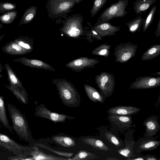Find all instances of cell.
<instances>
[{"mask_svg": "<svg viewBox=\"0 0 160 160\" xmlns=\"http://www.w3.org/2000/svg\"><path fill=\"white\" fill-rule=\"evenodd\" d=\"M82 140L85 143L92 146L97 150L105 151H112L102 141L95 138H82Z\"/></svg>", "mask_w": 160, "mask_h": 160, "instance_id": "24", "label": "cell"}, {"mask_svg": "<svg viewBox=\"0 0 160 160\" xmlns=\"http://www.w3.org/2000/svg\"><path fill=\"white\" fill-rule=\"evenodd\" d=\"M36 145L40 147H42V148L48 150L52 152H53V153H54L58 155L62 156L65 157H70L72 156L73 154V153H72L64 152L55 150L51 148L50 147L46 146L45 145L40 143H36Z\"/></svg>", "mask_w": 160, "mask_h": 160, "instance_id": "39", "label": "cell"}, {"mask_svg": "<svg viewBox=\"0 0 160 160\" xmlns=\"http://www.w3.org/2000/svg\"><path fill=\"white\" fill-rule=\"evenodd\" d=\"M29 155L32 157L34 160H71V159L61 158V157L52 156L41 151L38 149L35 144L33 147H31Z\"/></svg>", "mask_w": 160, "mask_h": 160, "instance_id": "20", "label": "cell"}, {"mask_svg": "<svg viewBox=\"0 0 160 160\" xmlns=\"http://www.w3.org/2000/svg\"><path fill=\"white\" fill-rule=\"evenodd\" d=\"M141 109L131 106H117L109 108L107 110L108 115L131 116L135 114Z\"/></svg>", "mask_w": 160, "mask_h": 160, "instance_id": "17", "label": "cell"}, {"mask_svg": "<svg viewBox=\"0 0 160 160\" xmlns=\"http://www.w3.org/2000/svg\"><path fill=\"white\" fill-rule=\"evenodd\" d=\"M31 149V147L20 144L8 136L0 132L1 150L25 158L29 156Z\"/></svg>", "mask_w": 160, "mask_h": 160, "instance_id": "3", "label": "cell"}, {"mask_svg": "<svg viewBox=\"0 0 160 160\" xmlns=\"http://www.w3.org/2000/svg\"><path fill=\"white\" fill-rule=\"evenodd\" d=\"M37 9V7L33 6L27 9L22 17L19 26L27 24L32 22L36 15Z\"/></svg>", "mask_w": 160, "mask_h": 160, "instance_id": "28", "label": "cell"}, {"mask_svg": "<svg viewBox=\"0 0 160 160\" xmlns=\"http://www.w3.org/2000/svg\"><path fill=\"white\" fill-rule=\"evenodd\" d=\"M145 160H160V159L156 156L150 154H147L144 155Z\"/></svg>", "mask_w": 160, "mask_h": 160, "instance_id": "42", "label": "cell"}, {"mask_svg": "<svg viewBox=\"0 0 160 160\" xmlns=\"http://www.w3.org/2000/svg\"><path fill=\"white\" fill-rule=\"evenodd\" d=\"M3 26V25L2 23H0V29L2 28Z\"/></svg>", "mask_w": 160, "mask_h": 160, "instance_id": "48", "label": "cell"}, {"mask_svg": "<svg viewBox=\"0 0 160 160\" xmlns=\"http://www.w3.org/2000/svg\"><path fill=\"white\" fill-rule=\"evenodd\" d=\"M110 48V46L107 44L104 43L92 51V53L94 55L103 56L107 57L109 55Z\"/></svg>", "mask_w": 160, "mask_h": 160, "instance_id": "36", "label": "cell"}, {"mask_svg": "<svg viewBox=\"0 0 160 160\" xmlns=\"http://www.w3.org/2000/svg\"><path fill=\"white\" fill-rule=\"evenodd\" d=\"M15 156H16L3 152L0 150V160H8V158L9 157Z\"/></svg>", "mask_w": 160, "mask_h": 160, "instance_id": "40", "label": "cell"}, {"mask_svg": "<svg viewBox=\"0 0 160 160\" xmlns=\"http://www.w3.org/2000/svg\"><path fill=\"white\" fill-rule=\"evenodd\" d=\"M35 115L37 117L48 119L54 122H63L67 118L72 119L73 117L63 114H60L52 112L46 108L44 105H41L36 108Z\"/></svg>", "mask_w": 160, "mask_h": 160, "instance_id": "12", "label": "cell"}, {"mask_svg": "<svg viewBox=\"0 0 160 160\" xmlns=\"http://www.w3.org/2000/svg\"><path fill=\"white\" fill-rule=\"evenodd\" d=\"M18 12L13 10L0 15V21L2 24L12 23L17 16Z\"/></svg>", "mask_w": 160, "mask_h": 160, "instance_id": "33", "label": "cell"}, {"mask_svg": "<svg viewBox=\"0 0 160 160\" xmlns=\"http://www.w3.org/2000/svg\"><path fill=\"white\" fill-rule=\"evenodd\" d=\"M137 48V45L129 42L116 45L114 52L115 62L122 63L127 61L135 55Z\"/></svg>", "mask_w": 160, "mask_h": 160, "instance_id": "9", "label": "cell"}, {"mask_svg": "<svg viewBox=\"0 0 160 160\" xmlns=\"http://www.w3.org/2000/svg\"><path fill=\"white\" fill-rule=\"evenodd\" d=\"M3 69V66L0 62V78H1L2 77V75L1 74V73Z\"/></svg>", "mask_w": 160, "mask_h": 160, "instance_id": "44", "label": "cell"}, {"mask_svg": "<svg viewBox=\"0 0 160 160\" xmlns=\"http://www.w3.org/2000/svg\"><path fill=\"white\" fill-rule=\"evenodd\" d=\"M156 10V6H154L151 9L146 18H143L142 25V29L144 32H146L152 23Z\"/></svg>", "mask_w": 160, "mask_h": 160, "instance_id": "32", "label": "cell"}, {"mask_svg": "<svg viewBox=\"0 0 160 160\" xmlns=\"http://www.w3.org/2000/svg\"><path fill=\"white\" fill-rule=\"evenodd\" d=\"M2 50L5 53L11 55H24L31 51L23 48L13 41L6 44L2 47Z\"/></svg>", "mask_w": 160, "mask_h": 160, "instance_id": "19", "label": "cell"}, {"mask_svg": "<svg viewBox=\"0 0 160 160\" xmlns=\"http://www.w3.org/2000/svg\"><path fill=\"white\" fill-rule=\"evenodd\" d=\"M102 132L105 139L116 148L119 149L125 147L124 141L112 131L105 129Z\"/></svg>", "mask_w": 160, "mask_h": 160, "instance_id": "22", "label": "cell"}, {"mask_svg": "<svg viewBox=\"0 0 160 160\" xmlns=\"http://www.w3.org/2000/svg\"><path fill=\"white\" fill-rule=\"evenodd\" d=\"M5 86L21 103L24 104L28 103V94L25 89L21 88L10 83L9 85L5 84Z\"/></svg>", "mask_w": 160, "mask_h": 160, "instance_id": "21", "label": "cell"}, {"mask_svg": "<svg viewBox=\"0 0 160 160\" xmlns=\"http://www.w3.org/2000/svg\"><path fill=\"white\" fill-rule=\"evenodd\" d=\"M106 160H118V159L116 158H108L106 159Z\"/></svg>", "mask_w": 160, "mask_h": 160, "instance_id": "45", "label": "cell"}, {"mask_svg": "<svg viewBox=\"0 0 160 160\" xmlns=\"http://www.w3.org/2000/svg\"><path fill=\"white\" fill-rule=\"evenodd\" d=\"M0 122L4 127L8 129L11 133H12L13 129L9 123L7 116L4 98L3 96L1 95H0Z\"/></svg>", "mask_w": 160, "mask_h": 160, "instance_id": "26", "label": "cell"}, {"mask_svg": "<svg viewBox=\"0 0 160 160\" xmlns=\"http://www.w3.org/2000/svg\"><path fill=\"white\" fill-rule=\"evenodd\" d=\"M120 26H114L108 22L95 24L93 29L102 38L106 36L114 35L120 30Z\"/></svg>", "mask_w": 160, "mask_h": 160, "instance_id": "14", "label": "cell"}, {"mask_svg": "<svg viewBox=\"0 0 160 160\" xmlns=\"http://www.w3.org/2000/svg\"><path fill=\"white\" fill-rule=\"evenodd\" d=\"M57 86L60 98L66 106L76 107L80 102L79 95L74 88L69 82L62 81Z\"/></svg>", "mask_w": 160, "mask_h": 160, "instance_id": "4", "label": "cell"}, {"mask_svg": "<svg viewBox=\"0 0 160 160\" xmlns=\"http://www.w3.org/2000/svg\"><path fill=\"white\" fill-rule=\"evenodd\" d=\"M23 48L32 51V46L29 38L27 37L21 36L13 41Z\"/></svg>", "mask_w": 160, "mask_h": 160, "instance_id": "34", "label": "cell"}, {"mask_svg": "<svg viewBox=\"0 0 160 160\" xmlns=\"http://www.w3.org/2000/svg\"><path fill=\"white\" fill-rule=\"evenodd\" d=\"M108 0H94L90 11L91 17L95 16L103 7Z\"/></svg>", "mask_w": 160, "mask_h": 160, "instance_id": "37", "label": "cell"}, {"mask_svg": "<svg viewBox=\"0 0 160 160\" xmlns=\"http://www.w3.org/2000/svg\"><path fill=\"white\" fill-rule=\"evenodd\" d=\"M129 0H118L112 4L101 14L96 24L108 22L115 18L124 17L128 13L126 10Z\"/></svg>", "mask_w": 160, "mask_h": 160, "instance_id": "6", "label": "cell"}, {"mask_svg": "<svg viewBox=\"0 0 160 160\" xmlns=\"http://www.w3.org/2000/svg\"><path fill=\"white\" fill-rule=\"evenodd\" d=\"M76 3V0H47L46 7L49 18L65 19Z\"/></svg>", "mask_w": 160, "mask_h": 160, "instance_id": "2", "label": "cell"}, {"mask_svg": "<svg viewBox=\"0 0 160 160\" xmlns=\"http://www.w3.org/2000/svg\"><path fill=\"white\" fill-rule=\"evenodd\" d=\"M99 62L96 59L82 58L71 61L66 66L74 71H80L85 68L93 66Z\"/></svg>", "mask_w": 160, "mask_h": 160, "instance_id": "16", "label": "cell"}, {"mask_svg": "<svg viewBox=\"0 0 160 160\" xmlns=\"http://www.w3.org/2000/svg\"><path fill=\"white\" fill-rule=\"evenodd\" d=\"M5 36V35H2L0 36V42L3 39V38Z\"/></svg>", "mask_w": 160, "mask_h": 160, "instance_id": "46", "label": "cell"}, {"mask_svg": "<svg viewBox=\"0 0 160 160\" xmlns=\"http://www.w3.org/2000/svg\"><path fill=\"white\" fill-rule=\"evenodd\" d=\"M9 83L22 89H25L16 74L8 63L4 64Z\"/></svg>", "mask_w": 160, "mask_h": 160, "instance_id": "27", "label": "cell"}, {"mask_svg": "<svg viewBox=\"0 0 160 160\" xmlns=\"http://www.w3.org/2000/svg\"><path fill=\"white\" fill-rule=\"evenodd\" d=\"M84 88L87 96L91 101L94 102H99L102 104L104 103L105 99L95 88L86 84L84 85Z\"/></svg>", "mask_w": 160, "mask_h": 160, "instance_id": "25", "label": "cell"}, {"mask_svg": "<svg viewBox=\"0 0 160 160\" xmlns=\"http://www.w3.org/2000/svg\"><path fill=\"white\" fill-rule=\"evenodd\" d=\"M129 130L125 135L123 140L125 143V147L118 150V153L128 158L134 156L133 151V145L135 141L134 140L133 134L134 132L133 130Z\"/></svg>", "mask_w": 160, "mask_h": 160, "instance_id": "15", "label": "cell"}, {"mask_svg": "<svg viewBox=\"0 0 160 160\" xmlns=\"http://www.w3.org/2000/svg\"><path fill=\"white\" fill-rule=\"evenodd\" d=\"M95 154L84 151H80L73 157L71 159L72 160H88L97 158Z\"/></svg>", "mask_w": 160, "mask_h": 160, "instance_id": "35", "label": "cell"}, {"mask_svg": "<svg viewBox=\"0 0 160 160\" xmlns=\"http://www.w3.org/2000/svg\"><path fill=\"white\" fill-rule=\"evenodd\" d=\"M83 0H76V3H79L82 1Z\"/></svg>", "mask_w": 160, "mask_h": 160, "instance_id": "47", "label": "cell"}, {"mask_svg": "<svg viewBox=\"0 0 160 160\" xmlns=\"http://www.w3.org/2000/svg\"><path fill=\"white\" fill-rule=\"evenodd\" d=\"M16 8L15 4L7 2H1L0 3V13L3 14L15 10Z\"/></svg>", "mask_w": 160, "mask_h": 160, "instance_id": "38", "label": "cell"}, {"mask_svg": "<svg viewBox=\"0 0 160 160\" xmlns=\"http://www.w3.org/2000/svg\"><path fill=\"white\" fill-rule=\"evenodd\" d=\"M143 18L139 16L128 22L125 24L128 26L129 31L132 33L139 32L141 28L142 25Z\"/></svg>", "mask_w": 160, "mask_h": 160, "instance_id": "30", "label": "cell"}, {"mask_svg": "<svg viewBox=\"0 0 160 160\" xmlns=\"http://www.w3.org/2000/svg\"><path fill=\"white\" fill-rule=\"evenodd\" d=\"M13 61L32 68H41L53 71H55L54 69L49 64L39 60L29 59L25 57H21L13 59Z\"/></svg>", "mask_w": 160, "mask_h": 160, "instance_id": "18", "label": "cell"}, {"mask_svg": "<svg viewBox=\"0 0 160 160\" xmlns=\"http://www.w3.org/2000/svg\"><path fill=\"white\" fill-rule=\"evenodd\" d=\"M6 105L12 124L13 129L20 140L30 144L33 140L25 116L13 104L7 102Z\"/></svg>", "mask_w": 160, "mask_h": 160, "instance_id": "1", "label": "cell"}, {"mask_svg": "<svg viewBox=\"0 0 160 160\" xmlns=\"http://www.w3.org/2000/svg\"><path fill=\"white\" fill-rule=\"evenodd\" d=\"M126 160H145L144 155L140 153H138L135 154V155L132 157L128 158Z\"/></svg>", "mask_w": 160, "mask_h": 160, "instance_id": "41", "label": "cell"}, {"mask_svg": "<svg viewBox=\"0 0 160 160\" xmlns=\"http://www.w3.org/2000/svg\"><path fill=\"white\" fill-rule=\"evenodd\" d=\"M83 21V18L81 15H72L62 21L63 25L60 30L69 36L78 37L84 32Z\"/></svg>", "mask_w": 160, "mask_h": 160, "instance_id": "5", "label": "cell"}, {"mask_svg": "<svg viewBox=\"0 0 160 160\" xmlns=\"http://www.w3.org/2000/svg\"><path fill=\"white\" fill-rule=\"evenodd\" d=\"M158 137L139 138L133 144L134 154L140 153L144 151L153 150L157 148L160 144V141L156 139Z\"/></svg>", "mask_w": 160, "mask_h": 160, "instance_id": "10", "label": "cell"}, {"mask_svg": "<svg viewBox=\"0 0 160 160\" xmlns=\"http://www.w3.org/2000/svg\"><path fill=\"white\" fill-rule=\"evenodd\" d=\"M95 81L100 94L105 99L112 94L115 85V79L112 74L103 72L96 76Z\"/></svg>", "mask_w": 160, "mask_h": 160, "instance_id": "7", "label": "cell"}, {"mask_svg": "<svg viewBox=\"0 0 160 160\" xmlns=\"http://www.w3.org/2000/svg\"><path fill=\"white\" fill-rule=\"evenodd\" d=\"M158 116L151 115L146 118L143 123L145 128V132L143 135L144 137H151L156 135L160 130V125Z\"/></svg>", "mask_w": 160, "mask_h": 160, "instance_id": "13", "label": "cell"}, {"mask_svg": "<svg viewBox=\"0 0 160 160\" xmlns=\"http://www.w3.org/2000/svg\"><path fill=\"white\" fill-rule=\"evenodd\" d=\"M160 54V44L151 46L142 55V60L148 61L154 58Z\"/></svg>", "mask_w": 160, "mask_h": 160, "instance_id": "29", "label": "cell"}, {"mask_svg": "<svg viewBox=\"0 0 160 160\" xmlns=\"http://www.w3.org/2000/svg\"><path fill=\"white\" fill-rule=\"evenodd\" d=\"M155 34L157 37H158L160 35V18H159L157 27L156 29Z\"/></svg>", "mask_w": 160, "mask_h": 160, "instance_id": "43", "label": "cell"}, {"mask_svg": "<svg viewBox=\"0 0 160 160\" xmlns=\"http://www.w3.org/2000/svg\"><path fill=\"white\" fill-rule=\"evenodd\" d=\"M160 86V78L151 76L139 77L136 79L130 89H145L154 88Z\"/></svg>", "mask_w": 160, "mask_h": 160, "instance_id": "11", "label": "cell"}, {"mask_svg": "<svg viewBox=\"0 0 160 160\" xmlns=\"http://www.w3.org/2000/svg\"><path fill=\"white\" fill-rule=\"evenodd\" d=\"M111 130L122 133L128 131L134 125L131 116L108 115Z\"/></svg>", "mask_w": 160, "mask_h": 160, "instance_id": "8", "label": "cell"}, {"mask_svg": "<svg viewBox=\"0 0 160 160\" xmlns=\"http://www.w3.org/2000/svg\"><path fill=\"white\" fill-rule=\"evenodd\" d=\"M157 0H136L133 3V9L136 14H142Z\"/></svg>", "mask_w": 160, "mask_h": 160, "instance_id": "23", "label": "cell"}, {"mask_svg": "<svg viewBox=\"0 0 160 160\" xmlns=\"http://www.w3.org/2000/svg\"><path fill=\"white\" fill-rule=\"evenodd\" d=\"M53 140L60 145L65 147H71L75 146V141L68 137L55 136L52 138Z\"/></svg>", "mask_w": 160, "mask_h": 160, "instance_id": "31", "label": "cell"}]
</instances>
